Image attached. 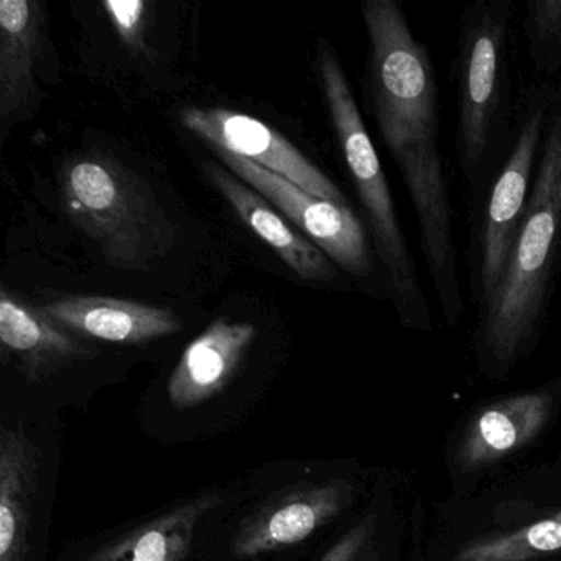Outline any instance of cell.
<instances>
[{"label": "cell", "instance_id": "obj_6", "mask_svg": "<svg viewBox=\"0 0 561 561\" xmlns=\"http://www.w3.org/2000/svg\"><path fill=\"white\" fill-rule=\"evenodd\" d=\"M548 106L530 107L489 193L472 271V294L484 307L501 282L534 186V167L547 134Z\"/></svg>", "mask_w": 561, "mask_h": 561}, {"label": "cell", "instance_id": "obj_7", "mask_svg": "<svg viewBox=\"0 0 561 561\" xmlns=\"http://www.w3.org/2000/svg\"><path fill=\"white\" fill-rule=\"evenodd\" d=\"M242 182L280 209L334 262L356 277L374 272L366 231L350 206L318 198L277 173L225 150L213 149Z\"/></svg>", "mask_w": 561, "mask_h": 561}, {"label": "cell", "instance_id": "obj_5", "mask_svg": "<svg viewBox=\"0 0 561 561\" xmlns=\"http://www.w3.org/2000/svg\"><path fill=\"white\" fill-rule=\"evenodd\" d=\"M511 19L512 4L507 0L478 2L462 15L455 61L456 150L471 185L484 175L505 113Z\"/></svg>", "mask_w": 561, "mask_h": 561}, {"label": "cell", "instance_id": "obj_16", "mask_svg": "<svg viewBox=\"0 0 561 561\" xmlns=\"http://www.w3.org/2000/svg\"><path fill=\"white\" fill-rule=\"evenodd\" d=\"M42 32L44 14L37 2H0V117L4 121L25 110L34 98Z\"/></svg>", "mask_w": 561, "mask_h": 561}, {"label": "cell", "instance_id": "obj_15", "mask_svg": "<svg viewBox=\"0 0 561 561\" xmlns=\"http://www.w3.org/2000/svg\"><path fill=\"white\" fill-rule=\"evenodd\" d=\"M551 403L550 393L528 392L485 407L462 436L458 451L462 468H482L524 448L547 425Z\"/></svg>", "mask_w": 561, "mask_h": 561}, {"label": "cell", "instance_id": "obj_4", "mask_svg": "<svg viewBox=\"0 0 561 561\" xmlns=\"http://www.w3.org/2000/svg\"><path fill=\"white\" fill-rule=\"evenodd\" d=\"M60 190L71 221L116 267L146 271L175 242L147 183L111 157H75L61 170Z\"/></svg>", "mask_w": 561, "mask_h": 561}, {"label": "cell", "instance_id": "obj_12", "mask_svg": "<svg viewBox=\"0 0 561 561\" xmlns=\"http://www.w3.org/2000/svg\"><path fill=\"white\" fill-rule=\"evenodd\" d=\"M65 330L117 344H140L182 330L172 311L110 297H70L42 308Z\"/></svg>", "mask_w": 561, "mask_h": 561}, {"label": "cell", "instance_id": "obj_19", "mask_svg": "<svg viewBox=\"0 0 561 561\" xmlns=\"http://www.w3.org/2000/svg\"><path fill=\"white\" fill-rule=\"evenodd\" d=\"M525 34L537 68L561 70V0H535L527 5Z\"/></svg>", "mask_w": 561, "mask_h": 561}, {"label": "cell", "instance_id": "obj_8", "mask_svg": "<svg viewBox=\"0 0 561 561\" xmlns=\"http://www.w3.org/2000/svg\"><path fill=\"white\" fill-rule=\"evenodd\" d=\"M180 123L213 149L251 160L318 198L350 206L344 193L294 144L255 117L219 107H188L180 113Z\"/></svg>", "mask_w": 561, "mask_h": 561}, {"label": "cell", "instance_id": "obj_3", "mask_svg": "<svg viewBox=\"0 0 561 561\" xmlns=\"http://www.w3.org/2000/svg\"><path fill=\"white\" fill-rule=\"evenodd\" d=\"M318 65L334 134L360 205L369 219L370 234L386 271L390 298L405 327L430 330L432 311L420 284L415 261L400 228L386 173L364 126L346 73L331 45L321 44Z\"/></svg>", "mask_w": 561, "mask_h": 561}, {"label": "cell", "instance_id": "obj_20", "mask_svg": "<svg viewBox=\"0 0 561 561\" xmlns=\"http://www.w3.org/2000/svg\"><path fill=\"white\" fill-rule=\"evenodd\" d=\"M103 8L111 24L119 34L121 41L134 50H144L149 4L133 0V2H104Z\"/></svg>", "mask_w": 561, "mask_h": 561}, {"label": "cell", "instance_id": "obj_2", "mask_svg": "<svg viewBox=\"0 0 561 561\" xmlns=\"http://www.w3.org/2000/svg\"><path fill=\"white\" fill-rule=\"evenodd\" d=\"M561 244V111L550 116L540 165L504 274L481 308L479 343L495 364L514 363L547 310Z\"/></svg>", "mask_w": 561, "mask_h": 561}, {"label": "cell", "instance_id": "obj_10", "mask_svg": "<svg viewBox=\"0 0 561 561\" xmlns=\"http://www.w3.org/2000/svg\"><path fill=\"white\" fill-rule=\"evenodd\" d=\"M251 323L216 320L188 344L169 380V399L188 410L215 399L238 373L255 337Z\"/></svg>", "mask_w": 561, "mask_h": 561}, {"label": "cell", "instance_id": "obj_11", "mask_svg": "<svg viewBox=\"0 0 561 561\" xmlns=\"http://www.w3.org/2000/svg\"><path fill=\"white\" fill-rule=\"evenodd\" d=\"M0 340L21 364L25 380L44 382L80 360L96 356L42 310L19 301L8 288L0 294Z\"/></svg>", "mask_w": 561, "mask_h": 561}, {"label": "cell", "instance_id": "obj_1", "mask_svg": "<svg viewBox=\"0 0 561 561\" xmlns=\"http://www.w3.org/2000/svg\"><path fill=\"white\" fill-rule=\"evenodd\" d=\"M367 94L380 137L405 182L420 245L446 323L465 311L448 180L439 150L438 83L432 55L393 0H366Z\"/></svg>", "mask_w": 561, "mask_h": 561}, {"label": "cell", "instance_id": "obj_18", "mask_svg": "<svg viewBox=\"0 0 561 561\" xmlns=\"http://www.w3.org/2000/svg\"><path fill=\"white\" fill-rule=\"evenodd\" d=\"M561 551V511L501 537L466 545L455 561H531Z\"/></svg>", "mask_w": 561, "mask_h": 561}, {"label": "cell", "instance_id": "obj_21", "mask_svg": "<svg viewBox=\"0 0 561 561\" xmlns=\"http://www.w3.org/2000/svg\"><path fill=\"white\" fill-rule=\"evenodd\" d=\"M374 518L367 517L354 525L347 530L323 557L320 561H357L363 553L369 538L373 537Z\"/></svg>", "mask_w": 561, "mask_h": 561}, {"label": "cell", "instance_id": "obj_13", "mask_svg": "<svg viewBox=\"0 0 561 561\" xmlns=\"http://www.w3.org/2000/svg\"><path fill=\"white\" fill-rule=\"evenodd\" d=\"M38 449L24 423L0 430V561H27L38 492Z\"/></svg>", "mask_w": 561, "mask_h": 561}, {"label": "cell", "instance_id": "obj_17", "mask_svg": "<svg viewBox=\"0 0 561 561\" xmlns=\"http://www.w3.org/2000/svg\"><path fill=\"white\" fill-rule=\"evenodd\" d=\"M221 504V495L206 492L94 551L87 561H185L196 528Z\"/></svg>", "mask_w": 561, "mask_h": 561}, {"label": "cell", "instance_id": "obj_9", "mask_svg": "<svg viewBox=\"0 0 561 561\" xmlns=\"http://www.w3.org/2000/svg\"><path fill=\"white\" fill-rule=\"evenodd\" d=\"M353 485L343 479L300 484L265 502L232 538V553L254 558L300 543L336 518L353 501Z\"/></svg>", "mask_w": 561, "mask_h": 561}, {"label": "cell", "instance_id": "obj_14", "mask_svg": "<svg viewBox=\"0 0 561 561\" xmlns=\"http://www.w3.org/2000/svg\"><path fill=\"white\" fill-rule=\"evenodd\" d=\"M206 175L236 215L267 242L298 277L314 282H330L336 277L334 262L317 244L295 231L264 196L218 165H206Z\"/></svg>", "mask_w": 561, "mask_h": 561}]
</instances>
